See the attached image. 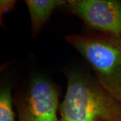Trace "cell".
I'll use <instances>...</instances> for the list:
<instances>
[{
  "mask_svg": "<svg viewBox=\"0 0 121 121\" xmlns=\"http://www.w3.org/2000/svg\"><path fill=\"white\" fill-rule=\"evenodd\" d=\"M67 87L59 106V121H121V101L95 78L78 71L66 74Z\"/></svg>",
  "mask_w": 121,
  "mask_h": 121,
  "instance_id": "6da1fadb",
  "label": "cell"
},
{
  "mask_svg": "<svg viewBox=\"0 0 121 121\" xmlns=\"http://www.w3.org/2000/svg\"><path fill=\"white\" fill-rule=\"evenodd\" d=\"M65 40L86 60L99 85L121 101V36L71 35L65 36Z\"/></svg>",
  "mask_w": 121,
  "mask_h": 121,
  "instance_id": "7a4b0ae2",
  "label": "cell"
},
{
  "mask_svg": "<svg viewBox=\"0 0 121 121\" xmlns=\"http://www.w3.org/2000/svg\"><path fill=\"white\" fill-rule=\"evenodd\" d=\"M18 121H59V91L45 78L33 79L13 99Z\"/></svg>",
  "mask_w": 121,
  "mask_h": 121,
  "instance_id": "3957f363",
  "label": "cell"
},
{
  "mask_svg": "<svg viewBox=\"0 0 121 121\" xmlns=\"http://www.w3.org/2000/svg\"><path fill=\"white\" fill-rule=\"evenodd\" d=\"M65 6L94 30L121 36V1L69 0Z\"/></svg>",
  "mask_w": 121,
  "mask_h": 121,
  "instance_id": "277c9868",
  "label": "cell"
},
{
  "mask_svg": "<svg viewBox=\"0 0 121 121\" xmlns=\"http://www.w3.org/2000/svg\"><path fill=\"white\" fill-rule=\"evenodd\" d=\"M64 0H26L30 13L32 35L36 38L48 22L53 11L57 8L65 6Z\"/></svg>",
  "mask_w": 121,
  "mask_h": 121,
  "instance_id": "5b68a950",
  "label": "cell"
},
{
  "mask_svg": "<svg viewBox=\"0 0 121 121\" xmlns=\"http://www.w3.org/2000/svg\"><path fill=\"white\" fill-rule=\"evenodd\" d=\"M12 87L4 86L0 91V121H15Z\"/></svg>",
  "mask_w": 121,
  "mask_h": 121,
  "instance_id": "8992f818",
  "label": "cell"
},
{
  "mask_svg": "<svg viewBox=\"0 0 121 121\" xmlns=\"http://www.w3.org/2000/svg\"><path fill=\"white\" fill-rule=\"evenodd\" d=\"M16 1L13 0H1L0 1V18L2 20V16L7 12H9L15 8Z\"/></svg>",
  "mask_w": 121,
  "mask_h": 121,
  "instance_id": "52a82bcc",
  "label": "cell"
}]
</instances>
